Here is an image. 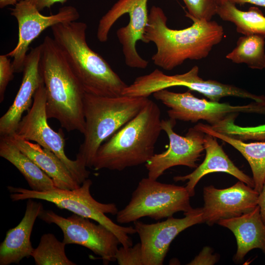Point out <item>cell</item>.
<instances>
[{
  "label": "cell",
  "mask_w": 265,
  "mask_h": 265,
  "mask_svg": "<svg viewBox=\"0 0 265 265\" xmlns=\"http://www.w3.org/2000/svg\"><path fill=\"white\" fill-rule=\"evenodd\" d=\"M40 219L49 224H54L62 230L63 241L83 246L101 257L104 264L114 262L120 242L109 229L104 225L95 224L90 219L75 213L65 218L51 210L41 212Z\"/></svg>",
  "instance_id": "obj_12"
},
{
  "label": "cell",
  "mask_w": 265,
  "mask_h": 265,
  "mask_svg": "<svg viewBox=\"0 0 265 265\" xmlns=\"http://www.w3.org/2000/svg\"><path fill=\"white\" fill-rule=\"evenodd\" d=\"M217 224L229 229L236 237L237 250L234 258L236 262L242 261L253 249H260L265 255V223L258 205L247 213L221 220Z\"/></svg>",
  "instance_id": "obj_20"
},
{
  "label": "cell",
  "mask_w": 265,
  "mask_h": 265,
  "mask_svg": "<svg viewBox=\"0 0 265 265\" xmlns=\"http://www.w3.org/2000/svg\"><path fill=\"white\" fill-rule=\"evenodd\" d=\"M11 11L18 24V40L15 48L6 54L13 59L15 73L23 71L29 45L44 30L59 23L77 21L80 17L77 9L71 5L61 7L54 14L43 15L30 0H20Z\"/></svg>",
  "instance_id": "obj_13"
},
{
  "label": "cell",
  "mask_w": 265,
  "mask_h": 265,
  "mask_svg": "<svg viewBox=\"0 0 265 265\" xmlns=\"http://www.w3.org/2000/svg\"><path fill=\"white\" fill-rule=\"evenodd\" d=\"M42 46L40 71L46 92L47 117L57 120L67 132L83 134L85 92L53 38L46 36Z\"/></svg>",
  "instance_id": "obj_2"
},
{
  "label": "cell",
  "mask_w": 265,
  "mask_h": 265,
  "mask_svg": "<svg viewBox=\"0 0 265 265\" xmlns=\"http://www.w3.org/2000/svg\"><path fill=\"white\" fill-rule=\"evenodd\" d=\"M21 0H0V7L3 8L9 5H15Z\"/></svg>",
  "instance_id": "obj_35"
},
{
  "label": "cell",
  "mask_w": 265,
  "mask_h": 265,
  "mask_svg": "<svg viewBox=\"0 0 265 265\" xmlns=\"http://www.w3.org/2000/svg\"><path fill=\"white\" fill-rule=\"evenodd\" d=\"M169 109L170 118L185 122L207 121L213 126L233 113L265 114V102L253 101L244 105L233 106L227 103H219L199 99L188 90L176 93L164 89L153 94Z\"/></svg>",
  "instance_id": "obj_8"
},
{
  "label": "cell",
  "mask_w": 265,
  "mask_h": 265,
  "mask_svg": "<svg viewBox=\"0 0 265 265\" xmlns=\"http://www.w3.org/2000/svg\"><path fill=\"white\" fill-rule=\"evenodd\" d=\"M65 243L51 233L43 235L31 256L36 265H76L67 257Z\"/></svg>",
  "instance_id": "obj_26"
},
{
  "label": "cell",
  "mask_w": 265,
  "mask_h": 265,
  "mask_svg": "<svg viewBox=\"0 0 265 265\" xmlns=\"http://www.w3.org/2000/svg\"><path fill=\"white\" fill-rule=\"evenodd\" d=\"M46 92L43 80L37 89L33 102L20 122L15 134L28 141H33L53 152L65 165L75 180L81 185L88 178L90 172L77 159L71 160L65 154L64 135L61 130L54 131L48 123Z\"/></svg>",
  "instance_id": "obj_9"
},
{
  "label": "cell",
  "mask_w": 265,
  "mask_h": 265,
  "mask_svg": "<svg viewBox=\"0 0 265 265\" xmlns=\"http://www.w3.org/2000/svg\"><path fill=\"white\" fill-rule=\"evenodd\" d=\"M204 146L206 156L202 163L198 165L191 173L184 176H176L173 178L175 182L188 181L185 187L190 197L194 195L195 186L201 178L208 174L214 172L228 173L254 188L253 178L235 165L218 144L216 137L210 134L205 133Z\"/></svg>",
  "instance_id": "obj_18"
},
{
  "label": "cell",
  "mask_w": 265,
  "mask_h": 265,
  "mask_svg": "<svg viewBox=\"0 0 265 265\" xmlns=\"http://www.w3.org/2000/svg\"><path fill=\"white\" fill-rule=\"evenodd\" d=\"M186 187L161 183L148 177L138 183L127 205L116 214L119 224L149 217L156 220L172 216L179 212L192 210Z\"/></svg>",
  "instance_id": "obj_7"
},
{
  "label": "cell",
  "mask_w": 265,
  "mask_h": 265,
  "mask_svg": "<svg viewBox=\"0 0 265 265\" xmlns=\"http://www.w3.org/2000/svg\"><path fill=\"white\" fill-rule=\"evenodd\" d=\"M185 217H168L164 221L147 224L136 220L134 228L139 235L142 251L143 265H162L169 246L185 229L203 222L202 208L184 212Z\"/></svg>",
  "instance_id": "obj_15"
},
{
  "label": "cell",
  "mask_w": 265,
  "mask_h": 265,
  "mask_svg": "<svg viewBox=\"0 0 265 265\" xmlns=\"http://www.w3.org/2000/svg\"><path fill=\"white\" fill-rule=\"evenodd\" d=\"M160 115L159 106L149 99L136 116L99 147L92 167L122 171L146 163L154 155L162 131Z\"/></svg>",
  "instance_id": "obj_3"
},
{
  "label": "cell",
  "mask_w": 265,
  "mask_h": 265,
  "mask_svg": "<svg viewBox=\"0 0 265 265\" xmlns=\"http://www.w3.org/2000/svg\"><path fill=\"white\" fill-rule=\"evenodd\" d=\"M92 184V181L88 178L80 187L73 189L56 188L37 191L12 186H8L7 189L13 201L33 199L51 202L60 209L67 210L104 225L115 235L124 247L132 246V240L129 235L136 233L134 228L121 226L106 216V214L108 213L116 215L118 208L114 203H102L95 200L90 193Z\"/></svg>",
  "instance_id": "obj_6"
},
{
  "label": "cell",
  "mask_w": 265,
  "mask_h": 265,
  "mask_svg": "<svg viewBox=\"0 0 265 265\" xmlns=\"http://www.w3.org/2000/svg\"><path fill=\"white\" fill-rule=\"evenodd\" d=\"M0 156L16 167L27 181L30 189L43 191L56 188L52 179L8 136H0Z\"/></svg>",
  "instance_id": "obj_22"
},
{
  "label": "cell",
  "mask_w": 265,
  "mask_h": 265,
  "mask_svg": "<svg viewBox=\"0 0 265 265\" xmlns=\"http://www.w3.org/2000/svg\"><path fill=\"white\" fill-rule=\"evenodd\" d=\"M265 37L258 35L239 37L236 47L226 58L234 63H244L253 69H265Z\"/></svg>",
  "instance_id": "obj_25"
},
{
  "label": "cell",
  "mask_w": 265,
  "mask_h": 265,
  "mask_svg": "<svg viewBox=\"0 0 265 265\" xmlns=\"http://www.w3.org/2000/svg\"><path fill=\"white\" fill-rule=\"evenodd\" d=\"M239 113H233L216 125L211 126L220 133L243 141L265 140V124L256 126L241 127L235 124Z\"/></svg>",
  "instance_id": "obj_27"
},
{
  "label": "cell",
  "mask_w": 265,
  "mask_h": 265,
  "mask_svg": "<svg viewBox=\"0 0 265 265\" xmlns=\"http://www.w3.org/2000/svg\"><path fill=\"white\" fill-rule=\"evenodd\" d=\"M258 205L260 208L262 220L265 223V182L259 194Z\"/></svg>",
  "instance_id": "obj_33"
},
{
  "label": "cell",
  "mask_w": 265,
  "mask_h": 265,
  "mask_svg": "<svg viewBox=\"0 0 265 265\" xmlns=\"http://www.w3.org/2000/svg\"><path fill=\"white\" fill-rule=\"evenodd\" d=\"M195 126L203 132L228 143L240 152L249 163L253 175L254 188L259 193L265 182V142L246 143L218 132L210 125L199 123Z\"/></svg>",
  "instance_id": "obj_23"
},
{
  "label": "cell",
  "mask_w": 265,
  "mask_h": 265,
  "mask_svg": "<svg viewBox=\"0 0 265 265\" xmlns=\"http://www.w3.org/2000/svg\"><path fill=\"white\" fill-rule=\"evenodd\" d=\"M190 26L182 29L169 28L163 10L153 5L145 29L144 43L155 44L156 53L152 56L155 65L170 71L186 60H200L208 56L213 47L222 40L223 27L214 21L189 17Z\"/></svg>",
  "instance_id": "obj_1"
},
{
  "label": "cell",
  "mask_w": 265,
  "mask_h": 265,
  "mask_svg": "<svg viewBox=\"0 0 265 265\" xmlns=\"http://www.w3.org/2000/svg\"><path fill=\"white\" fill-rule=\"evenodd\" d=\"M33 199H27L24 216L15 227L10 229L0 245V265L19 264L31 256L34 248L30 241L36 218L44 210L43 205Z\"/></svg>",
  "instance_id": "obj_19"
},
{
  "label": "cell",
  "mask_w": 265,
  "mask_h": 265,
  "mask_svg": "<svg viewBox=\"0 0 265 265\" xmlns=\"http://www.w3.org/2000/svg\"><path fill=\"white\" fill-rule=\"evenodd\" d=\"M199 68L193 66L188 72L167 75L156 69L150 73L136 78L128 87L131 96L148 98L155 92L173 86H184L202 94L214 102L226 97L249 99L251 93L236 86L213 80H204L198 75Z\"/></svg>",
  "instance_id": "obj_11"
},
{
  "label": "cell",
  "mask_w": 265,
  "mask_h": 265,
  "mask_svg": "<svg viewBox=\"0 0 265 265\" xmlns=\"http://www.w3.org/2000/svg\"><path fill=\"white\" fill-rule=\"evenodd\" d=\"M235 4L240 5L245 3H250L256 6L265 7V0H229Z\"/></svg>",
  "instance_id": "obj_34"
},
{
  "label": "cell",
  "mask_w": 265,
  "mask_h": 265,
  "mask_svg": "<svg viewBox=\"0 0 265 265\" xmlns=\"http://www.w3.org/2000/svg\"><path fill=\"white\" fill-rule=\"evenodd\" d=\"M216 14L225 21L233 23L238 32L243 35H258L265 37V16L256 6L248 11L238 9L229 0L217 3Z\"/></svg>",
  "instance_id": "obj_24"
},
{
  "label": "cell",
  "mask_w": 265,
  "mask_h": 265,
  "mask_svg": "<svg viewBox=\"0 0 265 265\" xmlns=\"http://www.w3.org/2000/svg\"><path fill=\"white\" fill-rule=\"evenodd\" d=\"M51 29L53 39L85 93L103 97L122 95L128 85L101 55L89 47L85 23H59Z\"/></svg>",
  "instance_id": "obj_4"
},
{
  "label": "cell",
  "mask_w": 265,
  "mask_h": 265,
  "mask_svg": "<svg viewBox=\"0 0 265 265\" xmlns=\"http://www.w3.org/2000/svg\"><path fill=\"white\" fill-rule=\"evenodd\" d=\"M188 12L186 16L211 21L216 14L217 3L214 0H183Z\"/></svg>",
  "instance_id": "obj_28"
},
{
  "label": "cell",
  "mask_w": 265,
  "mask_h": 265,
  "mask_svg": "<svg viewBox=\"0 0 265 265\" xmlns=\"http://www.w3.org/2000/svg\"><path fill=\"white\" fill-rule=\"evenodd\" d=\"M217 3H218L220 2H222L224 0H214Z\"/></svg>",
  "instance_id": "obj_36"
},
{
  "label": "cell",
  "mask_w": 265,
  "mask_h": 265,
  "mask_svg": "<svg viewBox=\"0 0 265 265\" xmlns=\"http://www.w3.org/2000/svg\"><path fill=\"white\" fill-rule=\"evenodd\" d=\"M15 73L12 64L6 54L0 55V102L4 99V93L9 82Z\"/></svg>",
  "instance_id": "obj_30"
},
{
  "label": "cell",
  "mask_w": 265,
  "mask_h": 265,
  "mask_svg": "<svg viewBox=\"0 0 265 265\" xmlns=\"http://www.w3.org/2000/svg\"><path fill=\"white\" fill-rule=\"evenodd\" d=\"M149 100L147 97H103L85 93L84 140L76 159L82 165L91 168L99 147L136 116Z\"/></svg>",
  "instance_id": "obj_5"
},
{
  "label": "cell",
  "mask_w": 265,
  "mask_h": 265,
  "mask_svg": "<svg viewBox=\"0 0 265 265\" xmlns=\"http://www.w3.org/2000/svg\"><path fill=\"white\" fill-rule=\"evenodd\" d=\"M115 257L119 265H143L140 242L128 247H118Z\"/></svg>",
  "instance_id": "obj_29"
},
{
  "label": "cell",
  "mask_w": 265,
  "mask_h": 265,
  "mask_svg": "<svg viewBox=\"0 0 265 265\" xmlns=\"http://www.w3.org/2000/svg\"><path fill=\"white\" fill-rule=\"evenodd\" d=\"M42 51L41 44L32 48L26 56L19 91L12 105L0 118V136L15 133L23 113L31 106L32 98L43 81L40 71Z\"/></svg>",
  "instance_id": "obj_17"
},
{
  "label": "cell",
  "mask_w": 265,
  "mask_h": 265,
  "mask_svg": "<svg viewBox=\"0 0 265 265\" xmlns=\"http://www.w3.org/2000/svg\"><path fill=\"white\" fill-rule=\"evenodd\" d=\"M67 0H30L31 3L39 11L46 8H50L56 3H64Z\"/></svg>",
  "instance_id": "obj_32"
},
{
  "label": "cell",
  "mask_w": 265,
  "mask_h": 265,
  "mask_svg": "<svg viewBox=\"0 0 265 265\" xmlns=\"http://www.w3.org/2000/svg\"><path fill=\"white\" fill-rule=\"evenodd\" d=\"M6 136L52 179L56 188L73 189L80 186L65 165L53 152L37 143L21 138L15 133Z\"/></svg>",
  "instance_id": "obj_21"
},
{
  "label": "cell",
  "mask_w": 265,
  "mask_h": 265,
  "mask_svg": "<svg viewBox=\"0 0 265 265\" xmlns=\"http://www.w3.org/2000/svg\"><path fill=\"white\" fill-rule=\"evenodd\" d=\"M259 193L241 181L224 189L203 188V222L212 226L221 220L240 216L258 206Z\"/></svg>",
  "instance_id": "obj_16"
},
{
  "label": "cell",
  "mask_w": 265,
  "mask_h": 265,
  "mask_svg": "<svg viewBox=\"0 0 265 265\" xmlns=\"http://www.w3.org/2000/svg\"><path fill=\"white\" fill-rule=\"evenodd\" d=\"M148 0H119L100 19L97 37L101 42H106L109 31L117 20L123 15L129 16L128 24L116 31L118 39L122 47L126 64L133 68L144 69L149 62L142 58L137 52L138 40L144 43L145 29L148 20Z\"/></svg>",
  "instance_id": "obj_10"
},
{
  "label": "cell",
  "mask_w": 265,
  "mask_h": 265,
  "mask_svg": "<svg viewBox=\"0 0 265 265\" xmlns=\"http://www.w3.org/2000/svg\"><path fill=\"white\" fill-rule=\"evenodd\" d=\"M176 120L169 118L161 120L162 131L169 138L168 149L159 154H154L145 163L148 177L155 180L169 168L183 165L196 168L197 162L205 150L204 140L205 133L195 126L190 128L185 136L178 134L174 131Z\"/></svg>",
  "instance_id": "obj_14"
},
{
  "label": "cell",
  "mask_w": 265,
  "mask_h": 265,
  "mask_svg": "<svg viewBox=\"0 0 265 265\" xmlns=\"http://www.w3.org/2000/svg\"><path fill=\"white\" fill-rule=\"evenodd\" d=\"M219 260V256L213 254L210 247H204L199 254L196 256L188 265H211L215 264Z\"/></svg>",
  "instance_id": "obj_31"
}]
</instances>
